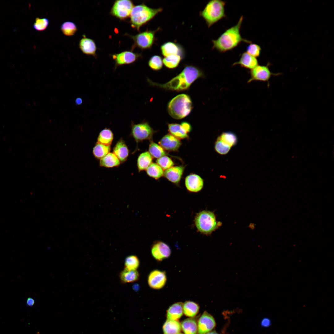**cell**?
<instances>
[{"mask_svg": "<svg viewBox=\"0 0 334 334\" xmlns=\"http://www.w3.org/2000/svg\"><path fill=\"white\" fill-rule=\"evenodd\" d=\"M113 139V134L109 129L105 128L100 132L97 143L106 145H110Z\"/></svg>", "mask_w": 334, "mask_h": 334, "instance_id": "4dcf8cb0", "label": "cell"}, {"mask_svg": "<svg viewBox=\"0 0 334 334\" xmlns=\"http://www.w3.org/2000/svg\"><path fill=\"white\" fill-rule=\"evenodd\" d=\"M163 64V60L160 56L155 55L152 56L148 62L149 66L154 70H158L161 69Z\"/></svg>", "mask_w": 334, "mask_h": 334, "instance_id": "74e56055", "label": "cell"}, {"mask_svg": "<svg viewBox=\"0 0 334 334\" xmlns=\"http://www.w3.org/2000/svg\"><path fill=\"white\" fill-rule=\"evenodd\" d=\"M272 321L268 317H265L261 320L260 322L261 326L264 328H268L272 325Z\"/></svg>", "mask_w": 334, "mask_h": 334, "instance_id": "7bdbcfd3", "label": "cell"}, {"mask_svg": "<svg viewBox=\"0 0 334 334\" xmlns=\"http://www.w3.org/2000/svg\"><path fill=\"white\" fill-rule=\"evenodd\" d=\"M202 71L196 67H185L178 75L163 84H158L150 81L152 84L166 89L180 91L187 89L197 79L202 76Z\"/></svg>", "mask_w": 334, "mask_h": 334, "instance_id": "7a4b0ae2", "label": "cell"}, {"mask_svg": "<svg viewBox=\"0 0 334 334\" xmlns=\"http://www.w3.org/2000/svg\"><path fill=\"white\" fill-rule=\"evenodd\" d=\"M154 131L147 122L132 124L131 135L138 143L145 139H151Z\"/></svg>", "mask_w": 334, "mask_h": 334, "instance_id": "9c48e42d", "label": "cell"}, {"mask_svg": "<svg viewBox=\"0 0 334 334\" xmlns=\"http://www.w3.org/2000/svg\"><path fill=\"white\" fill-rule=\"evenodd\" d=\"M35 303V300L32 298H28L26 301V304L27 306L30 307H32Z\"/></svg>", "mask_w": 334, "mask_h": 334, "instance_id": "ee69618b", "label": "cell"}, {"mask_svg": "<svg viewBox=\"0 0 334 334\" xmlns=\"http://www.w3.org/2000/svg\"><path fill=\"white\" fill-rule=\"evenodd\" d=\"M163 11L162 8H150L144 4L134 6L130 15L131 26L139 31L140 28Z\"/></svg>", "mask_w": 334, "mask_h": 334, "instance_id": "3957f363", "label": "cell"}, {"mask_svg": "<svg viewBox=\"0 0 334 334\" xmlns=\"http://www.w3.org/2000/svg\"><path fill=\"white\" fill-rule=\"evenodd\" d=\"M113 153L121 162L125 161L128 156L129 150L122 139H120L117 143L113 150Z\"/></svg>", "mask_w": 334, "mask_h": 334, "instance_id": "44dd1931", "label": "cell"}, {"mask_svg": "<svg viewBox=\"0 0 334 334\" xmlns=\"http://www.w3.org/2000/svg\"><path fill=\"white\" fill-rule=\"evenodd\" d=\"M215 326L216 322L213 317L205 311L199 319L197 334H206L213 329Z\"/></svg>", "mask_w": 334, "mask_h": 334, "instance_id": "4fadbf2b", "label": "cell"}, {"mask_svg": "<svg viewBox=\"0 0 334 334\" xmlns=\"http://www.w3.org/2000/svg\"><path fill=\"white\" fill-rule=\"evenodd\" d=\"M206 334H218L215 331H213L211 332H209Z\"/></svg>", "mask_w": 334, "mask_h": 334, "instance_id": "bcb514c9", "label": "cell"}, {"mask_svg": "<svg viewBox=\"0 0 334 334\" xmlns=\"http://www.w3.org/2000/svg\"><path fill=\"white\" fill-rule=\"evenodd\" d=\"M184 169L183 166H173L164 172L163 175L168 180L176 184L180 181Z\"/></svg>", "mask_w": 334, "mask_h": 334, "instance_id": "ac0fdd59", "label": "cell"}, {"mask_svg": "<svg viewBox=\"0 0 334 334\" xmlns=\"http://www.w3.org/2000/svg\"><path fill=\"white\" fill-rule=\"evenodd\" d=\"M226 2L221 0L209 1L200 15L209 28L223 18L226 17L225 6Z\"/></svg>", "mask_w": 334, "mask_h": 334, "instance_id": "277c9868", "label": "cell"}, {"mask_svg": "<svg viewBox=\"0 0 334 334\" xmlns=\"http://www.w3.org/2000/svg\"><path fill=\"white\" fill-rule=\"evenodd\" d=\"M134 6L131 0H116L111 8L110 14L121 20H124L130 17Z\"/></svg>", "mask_w": 334, "mask_h": 334, "instance_id": "ba28073f", "label": "cell"}, {"mask_svg": "<svg viewBox=\"0 0 334 334\" xmlns=\"http://www.w3.org/2000/svg\"><path fill=\"white\" fill-rule=\"evenodd\" d=\"M83 36L79 41V49L85 54L96 57L97 47L95 41L91 39L86 37L84 35Z\"/></svg>", "mask_w": 334, "mask_h": 334, "instance_id": "d6986e66", "label": "cell"}, {"mask_svg": "<svg viewBox=\"0 0 334 334\" xmlns=\"http://www.w3.org/2000/svg\"><path fill=\"white\" fill-rule=\"evenodd\" d=\"M110 150V145H106L97 143L93 149V153L95 157L101 159L108 153Z\"/></svg>", "mask_w": 334, "mask_h": 334, "instance_id": "1f68e13d", "label": "cell"}, {"mask_svg": "<svg viewBox=\"0 0 334 334\" xmlns=\"http://www.w3.org/2000/svg\"><path fill=\"white\" fill-rule=\"evenodd\" d=\"M183 58L178 55H170L165 57L163 59L165 66L169 69L177 67Z\"/></svg>", "mask_w": 334, "mask_h": 334, "instance_id": "d6a6232c", "label": "cell"}, {"mask_svg": "<svg viewBox=\"0 0 334 334\" xmlns=\"http://www.w3.org/2000/svg\"><path fill=\"white\" fill-rule=\"evenodd\" d=\"M139 277V274L137 270H130L124 268L119 274L120 280L123 284L136 282Z\"/></svg>", "mask_w": 334, "mask_h": 334, "instance_id": "7402d4cb", "label": "cell"}, {"mask_svg": "<svg viewBox=\"0 0 334 334\" xmlns=\"http://www.w3.org/2000/svg\"><path fill=\"white\" fill-rule=\"evenodd\" d=\"M151 253L153 258L158 262H161L170 257L171 250L166 243L158 241L154 243L151 248Z\"/></svg>", "mask_w": 334, "mask_h": 334, "instance_id": "7c38bea8", "label": "cell"}, {"mask_svg": "<svg viewBox=\"0 0 334 334\" xmlns=\"http://www.w3.org/2000/svg\"><path fill=\"white\" fill-rule=\"evenodd\" d=\"M261 48L258 44L251 43L247 46L246 52L256 58L259 56Z\"/></svg>", "mask_w": 334, "mask_h": 334, "instance_id": "b9f144b4", "label": "cell"}, {"mask_svg": "<svg viewBox=\"0 0 334 334\" xmlns=\"http://www.w3.org/2000/svg\"><path fill=\"white\" fill-rule=\"evenodd\" d=\"M168 131L170 134L179 139L188 137V132L181 124H169L168 125Z\"/></svg>", "mask_w": 334, "mask_h": 334, "instance_id": "cb8c5ba5", "label": "cell"}, {"mask_svg": "<svg viewBox=\"0 0 334 334\" xmlns=\"http://www.w3.org/2000/svg\"><path fill=\"white\" fill-rule=\"evenodd\" d=\"M60 29L63 34L65 36H71L76 33L77 30V28L74 23L67 21L62 24Z\"/></svg>", "mask_w": 334, "mask_h": 334, "instance_id": "e575fe53", "label": "cell"}, {"mask_svg": "<svg viewBox=\"0 0 334 334\" xmlns=\"http://www.w3.org/2000/svg\"><path fill=\"white\" fill-rule=\"evenodd\" d=\"M120 163V161L116 155L113 153L109 152L100 159V165L101 166L110 168L118 166Z\"/></svg>", "mask_w": 334, "mask_h": 334, "instance_id": "83f0119b", "label": "cell"}, {"mask_svg": "<svg viewBox=\"0 0 334 334\" xmlns=\"http://www.w3.org/2000/svg\"><path fill=\"white\" fill-rule=\"evenodd\" d=\"M149 152L152 157L157 159L166 154L164 149L160 145L152 142L149 145Z\"/></svg>", "mask_w": 334, "mask_h": 334, "instance_id": "8d00e7d4", "label": "cell"}, {"mask_svg": "<svg viewBox=\"0 0 334 334\" xmlns=\"http://www.w3.org/2000/svg\"><path fill=\"white\" fill-rule=\"evenodd\" d=\"M160 29L159 28L155 30H147L135 35L127 34L134 41V44L131 50H132L135 47H138L142 49L151 48L156 40L155 33Z\"/></svg>", "mask_w": 334, "mask_h": 334, "instance_id": "52a82bcc", "label": "cell"}, {"mask_svg": "<svg viewBox=\"0 0 334 334\" xmlns=\"http://www.w3.org/2000/svg\"><path fill=\"white\" fill-rule=\"evenodd\" d=\"M152 157L149 152L142 153L137 160V166L139 171L146 169L152 163Z\"/></svg>", "mask_w": 334, "mask_h": 334, "instance_id": "f1b7e54d", "label": "cell"}, {"mask_svg": "<svg viewBox=\"0 0 334 334\" xmlns=\"http://www.w3.org/2000/svg\"><path fill=\"white\" fill-rule=\"evenodd\" d=\"M160 145L167 151H176L181 145L180 139L171 134H167L164 136L159 142Z\"/></svg>", "mask_w": 334, "mask_h": 334, "instance_id": "2e32d148", "label": "cell"}, {"mask_svg": "<svg viewBox=\"0 0 334 334\" xmlns=\"http://www.w3.org/2000/svg\"><path fill=\"white\" fill-rule=\"evenodd\" d=\"M270 63L266 66L258 65L251 70L250 72V78L247 83H250L254 81L263 82L268 81L272 76H278L280 73L272 72L269 68Z\"/></svg>", "mask_w": 334, "mask_h": 334, "instance_id": "30bf717a", "label": "cell"}, {"mask_svg": "<svg viewBox=\"0 0 334 334\" xmlns=\"http://www.w3.org/2000/svg\"><path fill=\"white\" fill-rule=\"evenodd\" d=\"M167 280V276L165 271L155 269L149 273L147 281L150 288L152 289L158 290L164 287Z\"/></svg>", "mask_w": 334, "mask_h": 334, "instance_id": "8fae6325", "label": "cell"}, {"mask_svg": "<svg viewBox=\"0 0 334 334\" xmlns=\"http://www.w3.org/2000/svg\"><path fill=\"white\" fill-rule=\"evenodd\" d=\"M146 172L150 177L157 179L163 175L164 171L157 164L152 163L147 168Z\"/></svg>", "mask_w": 334, "mask_h": 334, "instance_id": "836d02e7", "label": "cell"}, {"mask_svg": "<svg viewBox=\"0 0 334 334\" xmlns=\"http://www.w3.org/2000/svg\"><path fill=\"white\" fill-rule=\"evenodd\" d=\"M49 24V21L47 18L36 17L33 24V27L37 31H42L47 28Z\"/></svg>", "mask_w": 334, "mask_h": 334, "instance_id": "f35d334b", "label": "cell"}, {"mask_svg": "<svg viewBox=\"0 0 334 334\" xmlns=\"http://www.w3.org/2000/svg\"><path fill=\"white\" fill-rule=\"evenodd\" d=\"M161 50L162 55L165 57L170 55H178L182 58L184 50L181 45L173 42H167L164 43L161 46Z\"/></svg>", "mask_w": 334, "mask_h": 334, "instance_id": "e0dca14e", "label": "cell"}, {"mask_svg": "<svg viewBox=\"0 0 334 334\" xmlns=\"http://www.w3.org/2000/svg\"><path fill=\"white\" fill-rule=\"evenodd\" d=\"M124 264V268L130 270H137L139 266L140 261L136 255H131L126 258Z\"/></svg>", "mask_w": 334, "mask_h": 334, "instance_id": "d590c367", "label": "cell"}, {"mask_svg": "<svg viewBox=\"0 0 334 334\" xmlns=\"http://www.w3.org/2000/svg\"><path fill=\"white\" fill-rule=\"evenodd\" d=\"M183 304L181 302L175 303L168 309L167 312V319L177 320L183 315Z\"/></svg>", "mask_w": 334, "mask_h": 334, "instance_id": "603a6c76", "label": "cell"}, {"mask_svg": "<svg viewBox=\"0 0 334 334\" xmlns=\"http://www.w3.org/2000/svg\"><path fill=\"white\" fill-rule=\"evenodd\" d=\"M217 138L223 143L231 148L235 145L238 141L236 135L230 131L222 133Z\"/></svg>", "mask_w": 334, "mask_h": 334, "instance_id": "f546056e", "label": "cell"}, {"mask_svg": "<svg viewBox=\"0 0 334 334\" xmlns=\"http://www.w3.org/2000/svg\"><path fill=\"white\" fill-rule=\"evenodd\" d=\"M75 103L77 105H80L82 103V99L80 98H77L75 100Z\"/></svg>", "mask_w": 334, "mask_h": 334, "instance_id": "f6af8a7d", "label": "cell"}, {"mask_svg": "<svg viewBox=\"0 0 334 334\" xmlns=\"http://www.w3.org/2000/svg\"><path fill=\"white\" fill-rule=\"evenodd\" d=\"M243 19V16L242 15L236 25L225 30L217 39L212 40V49L224 53L232 50L242 42L251 43L252 41L242 37L240 34Z\"/></svg>", "mask_w": 334, "mask_h": 334, "instance_id": "6da1fadb", "label": "cell"}, {"mask_svg": "<svg viewBox=\"0 0 334 334\" xmlns=\"http://www.w3.org/2000/svg\"><path fill=\"white\" fill-rule=\"evenodd\" d=\"M192 108V102L187 95L181 94L173 98L169 103V114L173 118L181 119L187 116Z\"/></svg>", "mask_w": 334, "mask_h": 334, "instance_id": "5b68a950", "label": "cell"}, {"mask_svg": "<svg viewBox=\"0 0 334 334\" xmlns=\"http://www.w3.org/2000/svg\"><path fill=\"white\" fill-rule=\"evenodd\" d=\"M181 329V324L177 320L167 319L163 327L164 334H177Z\"/></svg>", "mask_w": 334, "mask_h": 334, "instance_id": "d4e9b609", "label": "cell"}, {"mask_svg": "<svg viewBox=\"0 0 334 334\" xmlns=\"http://www.w3.org/2000/svg\"><path fill=\"white\" fill-rule=\"evenodd\" d=\"M236 65H239L242 68L251 70L258 65V61L256 58L244 52L241 54L239 61L233 63L232 66Z\"/></svg>", "mask_w": 334, "mask_h": 334, "instance_id": "ffe728a7", "label": "cell"}, {"mask_svg": "<svg viewBox=\"0 0 334 334\" xmlns=\"http://www.w3.org/2000/svg\"><path fill=\"white\" fill-rule=\"evenodd\" d=\"M185 185L188 191L192 192H197L202 189L203 186V181L199 175L192 174L186 178Z\"/></svg>", "mask_w": 334, "mask_h": 334, "instance_id": "9a60e30c", "label": "cell"}, {"mask_svg": "<svg viewBox=\"0 0 334 334\" xmlns=\"http://www.w3.org/2000/svg\"><path fill=\"white\" fill-rule=\"evenodd\" d=\"M195 226L200 233L209 234L217 228L219 225L214 214L212 212L203 210L198 213L195 216Z\"/></svg>", "mask_w": 334, "mask_h": 334, "instance_id": "8992f818", "label": "cell"}, {"mask_svg": "<svg viewBox=\"0 0 334 334\" xmlns=\"http://www.w3.org/2000/svg\"><path fill=\"white\" fill-rule=\"evenodd\" d=\"M181 324L185 334H197V323L195 319L192 318L186 319L183 320Z\"/></svg>", "mask_w": 334, "mask_h": 334, "instance_id": "484cf974", "label": "cell"}, {"mask_svg": "<svg viewBox=\"0 0 334 334\" xmlns=\"http://www.w3.org/2000/svg\"><path fill=\"white\" fill-rule=\"evenodd\" d=\"M182 334V333H178V334Z\"/></svg>", "mask_w": 334, "mask_h": 334, "instance_id": "7dc6e473", "label": "cell"}, {"mask_svg": "<svg viewBox=\"0 0 334 334\" xmlns=\"http://www.w3.org/2000/svg\"><path fill=\"white\" fill-rule=\"evenodd\" d=\"M199 306L196 303L191 301L185 302L183 304V311L186 316L193 317L198 313Z\"/></svg>", "mask_w": 334, "mask_h": 334, "instance_id": "4316f807", "label": "cell"}, {"mask_svg": "<svg viewBox=\"0 0 334 334\" xmlns=\"http://www.w3.org/2000/svg\"><path fill=\"white\" fill-rule=\"evenodd\" d=\"M141 56L140 54L130 51H126L112 55L115 62V67L123 65L129 64L135 61Z\"/></svg>", "mask_w": 334, "mask_h": 334, "instance_id": "5bb4252c", "label": "cell"}, {"mask_svg": "<svg viewBox=\"0 0 334 334\" xmlns=\"http://www.w3.org/2000/svg\"><path fill=\"white\" fill-rule=\"evenodd\" d=\"M156 162L163 169L165 170L173 166L174 165L172 160L166 156H164L158 158L156 161Z\"/></svg>", "mask_w": 334, "mask_h": 334, "instance_id": "ab89813d", "label": "cell"}, {"mask_svg": "<svg viewBox=\"0 0 334 334\" xmlns=\"http://www.w3.org/2000/svg\"><path fill=\"white\" fill-rule=\"evenodd\" d=\"M231 148L223 143L218 138L217 139L215 143V149L218 153L225 155L229 152Z\"/></svg>", "mask_w": 334, "mask_h": 334, "instance_id": "60d3db41", "label": "cell"}]
</instances>
